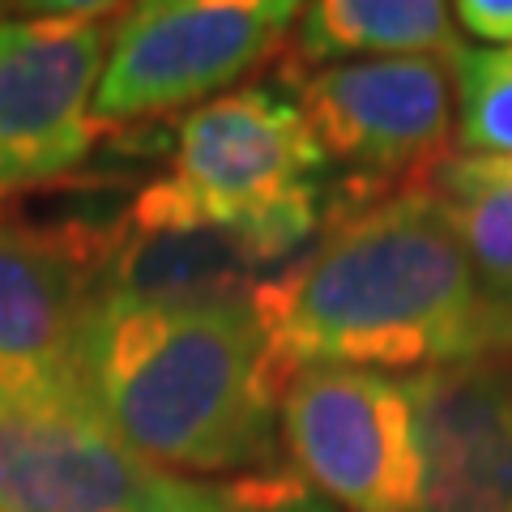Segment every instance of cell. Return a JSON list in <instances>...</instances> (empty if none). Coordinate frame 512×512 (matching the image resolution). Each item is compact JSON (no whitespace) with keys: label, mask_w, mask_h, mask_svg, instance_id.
Returning a JSON list of instances; mask_svg holds the SVG:
<instances>
[{"label":"cell","mask_w":512,"mask_h":512,"mask_svg":"<svg viewBox=\"0 0 512 512\" xmlns=\"http://www.w3.org/2000/svg\"><path fill=\"white\" fill-rule=\"evenodd\" d=\"M90 303L60 244L0 227V393L86 397L77 350Z\"/></svg>","instance_id":"obj_11"},{"label":"cell","mask_w":512,"mask_h":512,"mask_svg":"<svg viewBox=\"0 0 512 512\" xmlns=\"http://www.w3.org/2000/svg\"><path fill=\"white\" fill-rule=\"evenodd\" d=\"M453 60L389 56L312 69L291 99L325 158L376 175L440 158L453 133Z\"/></svg>","instance_id":"obj_7"},{"label":"cell","mask_w":512,"mask_h":512,"mask_svg":"<svg viewBox=\"0 0 512 512\" xmlns=\"http://www.w3.org/2000/svg\"><path fill=\"white\" fill-rule=\"evenodd\" d=\"M295 474L342 512H419L423 448L410 376L295 367L278 397Z\"/></svg>","instance_id":"obj_4"},{"label":"cell","mask_w":512,"mask_h":512,"mask_svg":"<svg viewBox=\"0 0 512 512\" xmlns=\"http://www.w3.org/2000/svg\"><path fill=\"white\" fill-rule=\"evenodd\" d=\"M295 0H150L111 26L94 120L141 116L210 99L256 69L295 30Z\"/></svg>","instance_id":"obj_5"},{"label":"cell","mask_w":512,"mask_h":512,"mask_svg":"<svg viewBox=\"0 0 512 512\" xmlns=\"http://www.w3.org/2000/svg\"><path fill=\"white\" fill-rule=\"evenodd\" d=\"M286 269L261 239L197 210L171 180L133 197L107 256L99 295L184 308H252L256 291Z\"/></svg>","instance_id":"obj_9"},{"label":"cell","mask_w":512,"mask_h":512,"mask_svg":"<svg viewBox=\"0 0 512 512\" xmlns=\"http://www.w3.org/2000/svg\"><path fill=\"white\" fill-rule=\"evenodd\" d=\"M150 512H338L295 470H252L239 478H180L158 470Z\"/></svg>","instance_id":"obj_15"},{"label":"cell","mask_w":512,"mask_h":512,"mask_svg":"<svg viewBox=\"0 0 512 512\" xmlns=\"http://www.w3.org/2000/svg\"><path fill=\"white\" fill-rule=\"evenodd\" d=\"M423 448L419 512H512V355L410 376Z\"/></svg>","instance_id":"obj_10"},{"label":"cell","mask_w":512,"mask_h":512,"mask_svg":"<svg viewBox=\"0 0 512 512\" xmlns=\"http://www.w3.org/2000/svg\"><path fill=\"white\" fill-rule=\"evenodd\" d=\"M453 18L474 39L491 47H512V0H461L453 5Z\"/></svg>","instance_id":"obj_16"},{"label":"cell","mask_w":512,"mask_h":512,"mask_svg":"<svg viewBox=\"0 0 512 512\" xmlns=\"http://www.w3.org/2000/svg\"><path fill=\"white\" fill-rule=\"evenodd\" d=\"M269 350L295 367H444L512 355V316L487 295L436 192H402L338 222L252 299Z\"/></svg>","instance_id":"obj_1"},{"label":"cell","mask_w":512,"mask_h":512,"mask_svg":"<svg viewBox=\"0 0 512 512\" xmlns=\"http://www.w3.org/2000/svg\"><path fill=\"white\" fill-rule=\"evenodd\" d=\"M495 163H504V167H508V171H512V158H495Z\"/></svg>","instance_id":"obj_17"},{"label":"cell","mask_w":512,"mask_h":512,"mask_svg":"<svg viewBox=\"0 0 512 512\" xmlns=\"http://www.w3.org/2000/svg\"><path fill=\"white\" fill-rule=\"evenodd\" d=\"M325 150L291 94L252 86L188 111L167 180L231 227H244L291 265L320 222Z\"/></svg>","instance_id":"obj_3"},{"label":"cell","mask_w":512,"mask_h":512,"mask_svg":"<svg viewBox=\"0 0 512 512\" xmlns=\"http://www.w3.org/2000/svg\"><path fill=\"white\" fill-rule=\"evenodd\" d=\"M103 13L99 5H56L0 22V197L86 163L111 43Z\"/></svg>","instance_id":"obj_6"},{"label":"cell","mask_w":512,"mask_h":512,"mask_svg":"<svg viewBox=\"0 0 512 512\" xmlns=\"http://www.w3.org/2000/svg\"><path fill=\"white\" fill-rule=\"evenodd\" d=\"M154 478L90 397L0 393V512H150Z\"/></svg>","instance_id":"obj_8"},{"label":"cell","mask_w":512,"mask_h":512,"mask_svg":"<svg viewBox=\"0 0 512 512\" xmlns=\"http://www.w3.org/2000/svg\"><path fill=\"white\" fill-rule=\"evenodd\" d=\"M448 69L461 158H512V47H461Z\"/></svg>","instance_id":"obj_14"},{"label":"cell","mask_w":512,"mask_h":512,"mask_svg":"<svg viewBox=\"0 0 512 512\" xmlns=\"http://www.w3.org/2000/svg\"><path fill=\"white\" fill-rule=\"evenodd\" d=\"M436 201L466 244L487 295L512 316V171L495 158H448L436 171Z\"/></svg>","instance_id":"obj_13"},{"label":"cell","mask_w":512,"mask_h":512,"mask_svg":"<svg viewBox=\"0 0 512 512\" xmlns=\"http://www.w3.org/2000/svg\"><path fill=\"white\" fill-rule=\"evenodd\" d=\"M77 367L99 419L146 466L180 478L274 466L286 372L252 308L94 291Z\"/></svg>","instance_id":"obj_2"},{"label":"cell","mask_w":512,"mask_h":512,"mask_svg":"<svg viewBox=\"0 0 512 512\" xmlns=\"http://www.w3.org/2000/svg\"><path fill=\"white\" fill-rule=\"evenodd\" d=\"M461 47L453 9L440 0H320L295 22V60L312 69L389 56L453 60Z\"/></svg>","instance_id":"obj_12"}]
</instances>
